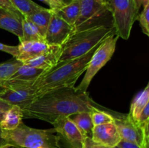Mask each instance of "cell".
I'll return each mask as SVG.
<instances>
[{"label":"cell","mask_w":149,"mask_h":148,"mask_svg":"<svg viewBox=\"0 0 149 148\" xmlns=\"http://www.w3.org/2000/svg\"><path fill=\"white\" fill-rule=\"evenodd\" d=\"M95 108L110 110L96 103L87 91L69 86L45 93L21 107V110L23 118L39 119L52 124L61 118L81 112L90 113Z\"/></svg>","instance_id":"obj_1"},{"label":"cell","mask_w":149,"mask_h":148,"mask_svg":"<svg viewBox=\"0 0 149 148\" xmlns=\"http://www.w3.org/2000/svg\"><path fill=\"white\" fill-rule=\"evenodd\" d=\"M99 44L85 55L58 62L55 67L44 73L31 86L36 97L57 89L74 86L78 78L87 70L89 61Z\"/></svg>","instance_id":"obj_2"},{"label":"cell","mask_w":149,"mask_h":148,"mask_svg":"<svg viewBox=\"0 0 149 148\" xmlns=\"http://www.w3.org/2000/svg\"><path fill=\"white\" fill-rule=\"evenodd\" d=\"M2 136L12 147L17 148H61V138L54 128L37 129L21 122L13 130H3Z\"/></svg>","instance_id":"obj_3"},{"label":"cell","mask_w":149,"mask_h":148,"mask_svg":"<svg viewBox=\"0 0 149 148\" xmlns=\"http://www.w3.org/2000/svg\"><path fill=\"white\" fill-rule=\"evenodd\" d=\"M113 32V28L104 26L74 31L61 46L62 54L59 62L85 55Z\"/></svg>","instance_id":"obj_4"},{"label":"cell","mask_w":149,"mask_h":148,"mask_svg":"<svg viewBox=\"0 0 149 148\" xmlns=\"http://www.w3.org/2000/svg\"><path fill=\"white\" fill-rule=\"evenodd\" d=\"M81 10L74 26V31L104 26L113 28V17L109 1L101 4L95 0H80Z\"/></svg>","instance_id":"obj_5"},{"label":"cell","mask_w":149,"mask_h":148,"mask_svg":"<svg viewBox=\"0 0 149 148\" xmlns=\"http://www.w3.org/2000/svg\"><path fill=\"white\" fill-rule=\"evenodd\" d=\"M119 38L113 32L100 42L89 61L84 78L77 87V89L81 91H87L95 75L110 60L114 54Z\"/></svg>","instance_id":"obj_6"},{"label":"cell","mask_w":149,"mask_h":148,"mask_svg":"<svg viewBox=\"0 0 149 148\" xmlns=\"http://www.w3.org/2000/svg\"><path fill=\"white\" fill-rule=\"evenodd\" d=\"M108 1L111 10L115 33L119 37L127 40L138 15L134 0H109Z\"/></svg>","instance_id":"obj_7"},{"label":"cell","mask_w":149,"mask_h":148,"mask_svg":"<svg viewBox=\"0 0 149 148\" xmlns=\"http://www.w3.org/2000/svg\"><path fill=\"white\" fill-rule=\"evenodd\" d=\"M113 123L117 128L122 139L135 142L142 148H148V123L141 128L134 123L127 115L124 114L114 118Z\"/></svg>","instance_id":"obj_8"},{"label":"cell","mask_w":149,"mask_h":148,"mask_svg":"<svg viewBox=\"0 0 149 148\" xmlns=\"http://www.w3.org/2000/svg\"><path fill=\"white\" fill-rule=\"evenodd\" d=\"M52 125L61 138V140L63 139L68 145V148L84 147L86 138L70 117L58 119Z\"/></svg>","instance_id":"obj_9"},{"label":"cell","mask_w":149,"mask_h":148,"mask_svg":"<svg viewBox=\"0 0 149 148\" xmlns=\"http://www.w3.org/2000/svg\"><path fill=\"white\" fill-rule=\"evenodd\" d=\"M74 32V27L55 12H52L49 26L45 36V41L49 45L62 46L70 35Z\"/></svg>","instance_id":"obj_10"},{"label":"cell","mask_w":149,"mask_h":148,"mask_svg":"<svg viewBox=\"0 0 149 148\" xmlns=\"http://www.w3.org/2000/svg\"><path fill=\"white\" fill-rule=\"evenodd\" d=\"M91 139L95 143L109 148L117 146L122 138L116 125L113 123L95 126Z\"/></svg>","instance_id":"obj_11"},{"label":"cell","mask_w":149,"mask_h":148,"mask_svg":"<svg viewBox=\"0 0 149 148\" xmlns=\"http://www.w3.org/2000/svg\"><path fill=\"white\" fill-rule=\"evenodd\" d=\"M36 94L31 87L17 89H6L0 92V100L10 105H17L21 108L30 104L36 99Z\"/></svg>","instance_id":"obj_12"},{"label":"cell","mask_w":149,"mask_h":148,"mask_svg":"<svg viewBox=\"0 0 149 148\" xmlns=\"http://www.w3.org/2000/svg\"><path fill=\"white\" fill-rule=\"evenodd\" d=\"M46 41H20L18 45V55L15 58L24 62L46 53L52 48Z\"/></svg>","instance_id":"obj_13"},{"label":"cell","mask_w":149,"mask_h":148,"mask_svg":"<svg viewBox=\"0 0 149 148\" xmlns=\"http://www.w3.org/2000/svg\"><path fill=\"white\" fill-rule=\"evenodd\" d=\"M61 54L62 46L52 45V48L46 53L37 57L26 61L23 64L48 71L59 62Z\"/></svg>","instance_id":"obj_14"},{"label":"cell","mask_w":149,"mask_h":148,"mask_svg":"<svg viewBox=\"0 0 149 148\" xmlns=\"http://www.w3.org/2000/svg\"><path fill=\"white\" fill-rule=\"evenodd\" d=\"M23 18L7 10L0 8V28L17 36L20 41L23 37Z\"/></svg>","instance_id":"obj_15"},{"label":"cell","mask_w":149,"mask_h":148,"mask_svg":"<svg viewBox=\"0 0 149 148\" xmlns=\"http://www.w3.org/2000/svg\"><path fill=\"white\" fill-rule=\"evenodd\" d=\"M149 103V84H147L146 88L141 91V93L136 96L134 100L132 101L130 106V113L127 114V116L138 125V119L140 115L141 114L143 110L144 107Z\"/></svg>","instance_id":"obj_16"},{"label":"cell","mask_w":149,"mask_h":148,"mask_svg":"<svg viewBox=\"0 0 149 148\" xmlns=\"http://www.w3.org/2000/svg\"><path fill=\"white\" fill-rule=\"evenodd\" d=\"M23 118L21 108L17 105H13L5 112L4 118L0 123V128L3 130H13L23 122Z\"/></svg>","instance_id":"obj_17"},{"label":"cell","mask_w":149,"mask_h":148,"mask_svg":"<svg viewBox=\"0 0 149 148\" xmlns=\"http://www.w3.org/2000/svg\"><path fill=\"white\" fill-rule=\"evenodd\" d=\"M45 72H47V71L23 64L17 70V71L13 74V76L10 79L33 84L36 81V79Z\"/></svg>","instance_id":"obj_18"},{"label":"cell","mask_w":149,"mask_h":148,"mask_svg":"<svg viewBox=\"0 0 149 148\" xmlns=\"http://www.w3.org/2000/svg\"><path fill=\"white\" fill-rule=\"evenodd\" d=\"M79 130L85 138H91L94 127L91 114L89 112H81L69 116Z\"/></svg>","instance_id":"obj_19"},{"label":"cell","mask_w":149,"mask_h":148,"mask_svg":"<svg viewBox=\"0 0 149 148\" xmlns=\"http://www.w3.org/2000/svg\"><path fill=\"white\" fill-rule=\"evenodd\" d=\"M52 12H53L50 9L42 7V9L34 12L25 18L28 19L31 22H32L39 28V31L41 32L42 36L45 37L47 29L51 17H52Z\"/></svg>","instance_id":"obj_20"},{"label":"cell","mask_w":149,"mask_h":148,"mask_svg":"<svg viewBox=\"0 0 149 148\" xmlns=\"http://www.w3.org/2000/svg\"><path fill=\"white\" fill-rule=\"evenodd\" d=\"M80 10H81L80 0H75L68 5L60 9L55 13L63 20H65L67 23L74 27L79 17Z\"/></svg>","instance_id":"obj_21"},{"label":"cell","mask_w":149,"mask_h":148,"mask_svg":"<svg viewBox=\"0 0 149 148\" xmlns=\"http://www.w3.org/2000/svg\"><path fill=\"white\" fill-rule=\"evenodd\" d=\"M23 25V37L20 41H45L39 28L32 22L23 17L22 19Z\"/></svg>","instance_id":"obj_22"},{"label":"cell","mask_w":149,"mask_h":148,"mask_svg":"<svg viewBox=\"0 0 149 148\" xmlns=\"http://www.w3.org/2000/svg\"><path fill=\"white\" fill-rule=\"evenodd\" d=\"M109 112H112L111 110H103L95 108L90 112L92 120L93 125L99 126V125L106 124V123H113L114 121V118H117L122 114L116 113H110Z\"/></svg>","instance_id":"obj_23"},{"label":"cell","mask_w":149,"mask_h":148,"mask_svg":"<svg viewBox=\"0 0 149 148\" xmlns=\"http://www.w3.org/2000/svg\"><path fill=\"white\" fill-rule=\"evenodd\" d=\"M10 1L23 17L30 15L43 7L32 0H10Z\"/></svg>","instance_id":"obj_24"},{"label":"cell","mask_w":149,"mask_h":148,"mask_svg":"<svg viewBox=\"0 0 149 148\" xmlns=\"http://www.w3.org/2000/svg\"><path fill=\"white\" fill-rule=\"evenodd\" d=\"M23 62L15 58L13 60L0 64V86L4 81L10 79Z\"/></svg>","instance_id":"obj_25"},{"label":"cell","mask_w":149,"mask_h":148,"mask_svg":"<svg viewBox=\"0 0 149 148\" xmlns=\"http://www.w3.org/2000/svg\"><path fill=\"white\" fill-rule=\"evenodd\" d=\"M149 1L143 4V9L141 14H138L137 20L139 21L142 31L146 36H149Z\"/></svg>","instance_id":"obj_26"},{"label":"cell","mask_w":149,"mask_h":148,"mask_svg":"<svg viewBox=\"0 0 149 148\" xmlns=\"http://www.w3.org/2000/svg\"><path fill=\"white\" fill-rule=\"evenodd\" d=\"M75 0H49V7L53 12H56L60 9L68 5Z\"/></svg>","instance_id":"obj_27"},{"label":"cell","mask_w":149,"mask_h":148,"mask_svg":"<svg viewBox=\"0 0 149 148\" xmlns=\"http://www.w3.org/2000/svg\"><path fill=\"white\" fill-rule=\"evenodd\" d=\"M0 8L7 10V11L13 13V14L18 16V17H23V15L13 7V5L11 4L10 0H0Z\"/></svg>","instance_id":"obj_28"},{"label":"cell","mask_w":149,"mask_h":148,"mask_svg":"<svg viewBox=\"0 0 149 148\" xmlns=\"http://www.w3.org/2000/svg\"><path fill=\"white\" fill-rule=\"evenodd\" d=\"M0 51L10 54L14 57V58H16L18 55V46H10L0 43Z\"/></svg>","instance_id":"obj_29"},{"label":"cell","mask_w":149,"mask_h":148,"mask_svg":"<svg viewBox=\"0 0 149 148\" xmlns=\"http://www.w3.org/2000/svg\"><path fill=\"white\" fill-rule=\"evenodd\" d=\"M116 147L119 148H142L137 143L124 140V139H122Z\"/></svg>","instance_id":"obj_30"},{"label":"cell","mask_w":149,"mask_h":148,"mask_svg":"<svg viewBox=\"0 0 149 148\" xmlns=\"http://www.w3.org/2000/svg\"><path fill=\"white\" fill-rule=\"evenodd\" d=\"M83 148H109L106 147L102 146L95 143L91 139V138H86L85 142H84V146Z\"/></svg>","instance_id":"obj_31"},{"label":"cell","mask_w":149,"mask_h":148,"mask_svg":"<svg viewBox=\"0 0 149 148\" xmlns=\"http://www.w3.org/2000/svg\"><path fill=\"white\" fill-rule=\"evenodd\" d=\"M10 146V145L7 143V141L2 136V129L0 128V148H5Z\"/></svg>","instance_id":"obj_32"},{"label":"cell","mask_w":149,"mask_h":148,"mask_svg":"<svg viewBox=\"0 0 149 148\" xmlns=\"http://www.w3.org/2000/svg\"><path fill=\"white\" fill-rule=\"evenodd\" d=\"M149 1V0H134V2L135 4V7H136V10L138 12H139V10L143 4Z\"/></svg>","instance_id":"obj_33"},{"label":"cell","mask_w":149,"mask_h":148,"mask_svg":"<svg viewBox=\"0 0 149 148\" xmlns=\"http://www.w3.org/2000/svg\"><path fill=\"white\" fill-rule=\"evenodd\" d=\"M11 107L12 105L9 104L8 103L3 101V100H0V110H2V111H7V110H9Z\"/></svg>","instance_id":"obj_34"},{"label":"cell","mask_w":149,"mask_h":148,"mask_svg":"<svg viewBox=\"0 0 149 148\" xmlns=\"http://www.w3.org/2000/svg\"><path fill=\"white\" fill-rule=\"evenodd\" d=\"M6 111H2V110H0V123L1 122V120L4 118V114H5Z\"/></svg>","instance_id":"obj_35"},{"label":"cell","mask_w":149,"mask_h":148,"mask_svg":"<svg viewBox=\"0 0 149 148\" xmlns=\"http://www.w3.org/2000/svg\"><path fill=\"white\" fill-rule=\"evenodd\" d=\"M95 1H97L99 3H101V4H105V3L108 2L107 0H95Z\"/></svg>","instance_id":"obj_36"},{"label":"cell","mask_w":149,"mask_h":148,"mask_svg":"<svg viewBox=\"0 0 149 148\" xmlns=\"http://www.w3.org/2000/svg\"><path fill=\"white\" fill-rule=\"evenodd\" d=\"M39 1H42V2H44V3H45V4H47V5L49 6V0H39Z\"/></svg>","instance_id":"obj_37"},{"label":"cell","mask_w":149,"mask_h":148,"mask_svg":"<svg viewBox=\"0 0 149 148\" xmlns=\"http://www.w3.org/2000/svg\"><path fill=\"white\" fill-rule=\"evenodd\" d=\"M4 89V88H1V87H0V92H1V91H2Z\"/></svg>","instance_id":"obj_38"},{"label":"cell","mask_w":149,"mask_h":148,"mask_svg":"<svg viewBox=\"0 0 149 148\" xmlns=\"http://www.w3.org/2000/svg\"><path fill=\"white\" fill-rule=\"evenodd\" d=\"M5 148H17V147H12V146H10V147H5Z\"/></svg>","instance_id":"obj_39"},{"label":"cell","mask_w":149,"mask_h":148,"mask_svg":"<svg viewBox=\"0 0 149 148\" xmlns=\"http://www.w3.org/2000/svg\"><path fill=\"white\" fill-rule=\"evenodd\" d=\"M113 148H119V147H113Z\"/></svg>","instance_id":"obj_40"}]
</instances>
